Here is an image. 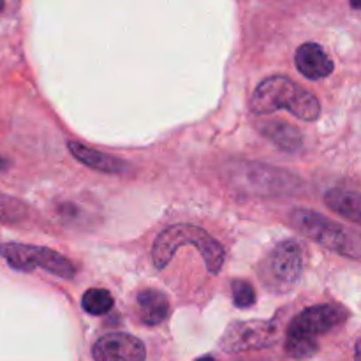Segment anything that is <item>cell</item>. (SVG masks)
<instances>
[{"label": "cell", "mask_w": 361, "mask_h": 361, "mask_svg": "<svg viewBox=\"0 0 361 361\" xmlns=\"http://www.w3.org/2000/svg\"><path fill=\"white\" fill-rule=\"evenodd\" d=\"M231 293L233 303L238 309H249L256 303V291H254L252 284H249L247 281H233Z\"/></svg>", "instance_id": "17"}, {"label": "cell", "mask_w": 361, "mask_h": 361, "mask_svg": "<svg viewBox=\"0 0 361 361\" xmlns=\"http://www.w3.org/2000/svg\"><path fill=\"white\" fill-rule=\"evenodd\" d=\"M183 245L196 247L212 275L221 274L226 261L224 247L210 233L194 224L169 226L155 238L154 247H152V261L155 268L164 270L175 257L176 250Z\"/></svg>", "instance_id": "2"}, {"label": "cell", "mask_w": 361, "mask_h": 361, "mask_svg": "<svg viewBox=\"0 0 361 361\" xmlns=\"http://www.w3.org/2000/svg\"><path fill=\"white\" fill-rule=\"evenodd\" d=\"M4 9V2H2V0H0V11H2Z\"/></svg>", "instance_id": "20"}, {"label": "cell", "mask_w": 361, "mask_h": 361, "mask_svg": "<svg viewBox=\"0 0 361 361\" xmlns=\"http://www.w3.org/2000/svg\"><path fill=\"white\" fill-rule=\"evenodd\" d=\"M95 361H145L147 349L137 337L129 334H108L92 348Z\"/></svg>", "instance_id": "8"}, {"label": "cell", "mask_w": 361, "mask_h": 361, "mask_svg": "<svg viewBox=\"0 0 361 361\" xmlns=\"http://www.w3.org/2000/svg\"><path fill=\"white\" fill-rule=\"evenodd\" d=\"M137 305H140V319L147 326H157L168 317L169 302L164 293L157 289H147L137 295Z\"/></svg>", "instance_id": "11"}, {"label": "cell", "mask_w": 361, "mask_h": 361, "mask_svg": "<svg viewBox=\"0 0 361 361\" xmlns=\"http://www.w3.org/2000/svg\"><path fill=\"white\" fill-rule=\"evenodd\" d=\"M355 361H360V342L355 345Z\"/></svg>", "instance_id": "18"}, {"label": "cell", "mask_w": 361, "mask_h": 361, "mask_svg": "<svg viewBox=\"0 0 361 361\" xmlns=\"http://www.w3.org/2000/svg\"><path fill=\"white\" fill-rule=\"evenodd\" d=\"M115 305L111 293L106 289H88L81 298V307L90 316H104Z\"/></svg>", "instance_id": "14"}, {"label": "cell", "mask_w": 361, "mask_h": 361, "mask_svg": "<svg viewBox=\"0 0 361 361\" xmlns=\"http://www.w3.org/2000/svg\"><path fill=\"white\" fill-rule=\"evenodd\" d=\"M324 203L330 210L351 221L355 226L361 224V200L356 192L345 189H331L324 196Z\"/></svg>", "instance_id": "12"}, {"label": "cell", "mask_w": 361, "mask_h": 361, "mask_svg": "<svg viewBox=\"0 0 361 361\" xmlns=\"http://www.w3.org/2000/svg\"><path fill=\"white\" fill-rule=\"evenodd\" d=\"M286 353H288L291 358L295 360H307L310 356H314L319 349L316 338L305 337V335H296V334H288L286 338Z\"/></svg>", "instance_id": "15"}, {"label": "cell", "mask_w": 361, "mask_h": 361, "mask_svg": "<svg viewBox=\"0 0 361 361\" xmlns=\"http://www.w3.org/2000/svg\"><path fill=\"white\" fill-rule=\"evenodd\" d=\"M249 106L254 115H271L279 109H288L303 122H314L321 115L319 99L286 76H270L261 81Z\"/></svg>", "instance_id": "1"}, {"label": "cell", "mask_w": 361, "mask_h": 361, "mask_svg": "<svg viewBox=\"0 0 361 361\" xmlns=\"http://www.w3.org/2000/svg\"><path fill=\"white\" fill-rule=\"evenodd\" d=\"M295 63L307 80H323L334 73V62L316 42H305L296 49Z\"/></svg>", "instance_id": "9"}, {"label": "cell", "mask_w": 361, "mask_h": 361, "mask_svg": "<svg viewBox=\"0 0 361 361\" xmlns=\"http://www.w3.org/2000/svg\"><path fill=\"white\" fill-rule=\"evenodd\" d=\"M303 271V250L295 240L279 243L263 264L261 277L275 291H286L300 279Z\"/></svg>", "instance_id": "5"}, {"label": "cell", "mask_w": 361, "mask_h": 361, "mask_svg": "<svg viewBox=\"0 0 361 361\" xmlns=\"http://www.w3.org/2000/svg\"><path fill=\"white\" fill-rule=\"evenodd\" d=\"M0 256L7 261L11 268L18 271H34L37 268L56 275L60 279H73L76 268L67 257L60 256L56 250L46 247L25 245V243H2Z\"/></svg>", "instance_id": "4"}, {"label": "cell", "mask_w": 361, "mask_h": 361, "mask_svg": "<svg viewBox=\"0 0 361 361\" xmlns=\"http://www.w3.org/2000/svg\"><path fill=\"white\" fill-rule=\"evenodd\" d=\"M289 219H291L293 228L298 229L307 238L321 243L328 250H334L341 256L351 257L355 261L360 259L361 245L360 235L356 231H351V229L330 221L317 212L303 210V208L293 210Z\"/></svg>", "instance_id": "3"}, {"label": "cell", "mask_w": 361, "mask_h": 361, "mask_svg": "<svg viewBox=\"0 0 361 361\" xmlns=\"http://www.w3.org/2000/svg\"><path fill=\"white\" fill-rule=\"evenodd\" d=\"M67 147H69V152L74 155L76 161L88 166V168L97 169V171L109 173V175H118V173H123L129 168V164L123 162L122 159H116L113 157V155H106L90 147H85L80 141H69Z\"/></svg>", "instance_id": "10"}, {"label": "cell", "mask_w": 361, "mask_h": 361, "mask_svg": "<svg viewBox=\"0 0 361 361\" xmlns=\"http://www.w3.org/2000/svg\"><path fill=\"white\" fill-rule=\"evenodd\" d=\"M261 133L274 141L281 150L286 152H296L302 148V134L291 123L284 122V120H274V122H267L261 126Z\"/></svg>", "instance_id": "13"}, {"label": "cell", "mask_w": 361, "mask_h": 361, "mask_svg": "<svg viewBox=\"0 0 361 361\" xmlns=\"http://www.w3.org/2000/svg\"><path fill=\"white\" fill-rule=\"evenodd\" d=\"M279 326L275 321H235L226 328L221 345L226 353H243L263 349L277 341Z\"/></svg>", "instance_id": "6"}, {"label": "cell", "mask_w": 361, "mask_h": 361, "mask_svg": "<svg viewBox=\"0 0 361 361\" xmlns=\"http://www.w3.org/2000/svg\"><path fill=\"white\" fill-rule=\"evenodd\" d=\"M196 361H217V360H214V358H212V356H204V358H200V360H196Z\"/></svg>", "instance_id": "19"}, {"label": "cell", "mask_w": 361, "mask_h": 361, "mask_svg": "<svg viewBox=\"0 0 361 361\" xmlns=\"http://www.w3.org/2000/svg\"><path fill=\"white\" fill-rule=\"evenodd\" d=\"M349 317V312L344 307L326 303V305H316L300 312L291 321L288 334L305 335V337L316 338L317 335H324L334 328L341 326Z\"/></svg>", "instance_id": "7"}, {"label": "cell", "mask_w": 361, "mask_h": 361, "mask_svg": "<svg viewBox=\"0 0 361 361\" xmlns=\"http://www.w3.org/2000/svg\"><path fill=\"white\" fill-rule=\"evenodd\" d=\"M27 215V207L14 197L0 194V221L20 222Z\"/></svg>", "instance_id": "16"}]
</instances>
